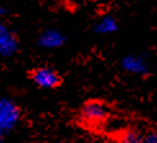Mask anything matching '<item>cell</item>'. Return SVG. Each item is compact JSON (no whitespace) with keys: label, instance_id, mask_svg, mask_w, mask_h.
<instances>
[{"label":"cell","instance_id":"6da1fadb","mask_svg":"<svg viewBox=\"0 0 157 143\" xmlns=\"http://www.w3.org/2000/svg\"><path fill=\"white\" fill-rule=\"evenodd\" d=\"M111 115L112 111L106 102L99 99H90L81 106L78 111V120L85 126L97 129L106 125L111 119Z\"/></svg>","mask_w":157,"mask_h":143},{"label":"cell","instance_id":"7a4b0ae2","mask_svg":"<svg viewBox=\"0 0 157 143\" xmlns=\"http://www.w3.org/2000/svg\"><path fill=\"white\" fill-rule=\"evenodd\" d=\"M29 77L37 88L41 89H57L62 84V76L50 66H39L29 72Z\"/></svg>","mask_w":157,"mask_h":143},{"label":"cell","instance_id":"3957f363","mask_svg":"<svg viewBox=\"0 0 157 143\" xmlns=\"http://www.w3.org/2000/svg\"><path fill=\"white\" fill-rule=\"evenodd\" d=\"M22 111L16 102L8 98H0V133L13 130L21 121Z\"/></svg>","mask_w":157,"mask_h":143},{"label":"cell","instance_id":"277c9868","mask_svg":"<svg viewBox=\"0 0 157 143\" xmlns=\"http://www.w3.org/2000/svg\"><path fill=\"white\" fill-rule=\"evenodd\" d=\"M19 49V39L6 23L0 22V56L12 57Z\"/></svg>","mask_w":157,"mask_h":143},{"label":"cell","instance_id":"5b68a950","mask_svg":"<svg viewBox=\"0 0 157 143\" xmlns=\"http://www.w3.org/2000/svg\"><path fill=\"white\" fill-rule=\"evenodd\" d=\"M66 41V37L61 31L54 29H47L44 30L37 39L39 47L44 49H57L61 48Z\"/></svg>","mask_w":157,"mask_h":143},{"label":"cell","instance_id":"8992f818","mask_svg":"<svg viewBox=\"0 0 157 143\" xmlns=\"http://www.w3.org/2000/svg\"><path fill=\"white\" fill-rule=\"evenodd\" d=\"M115 143H143V133L134 126H126L113 135Z\"/></svg>","mask_w":157,"mask_h":143},{"label":"cell","instance_id":"52a82bcc","mask_svg":"<svg viewBox=\"0 0 157 143\" xmlns=\"http://www.w3.org/2000/svg\"><path fill=\"white\" fill-rule=\"evenodd\" d=\"M122 68L128 71L130 74H136V75H144L148 71V66L146 61L138 56H128L122 60L121 62Z\"/></svg>","mask_w":157,"mask_h":143},{"label":"cell","instance_id":"ba28073f","mask_svg":"<svg viewBox=\"0 0 157 143\" xmlns=\"http://www.w3.org/2000/svg\"><path fill=\"white\" fill-rule=\"evenodd\" d=\"M117 21L115 17L106 16L101 18L95 25H94V31L97 34H102V35H107V34H112L117 30Z\"/></svg>","mask_w":157,"mask_h":143},{"label":"cell","instance_id":"9c48e42d","mask_svg":"<svg viewBox=\"0 0 157 143\" xmlns=\"http://www.w3.org/2000/svg\"><path fill=\"white\" fill-rule=\"evenodd\" d=\"M143 143H157V132L149 130L143 133Z\"/></svg>","mask_w":157,"mask_h":143},{"label":"cell","instance_id":"30bf717a","mask_svg":"<svg viewBox=\"0 0 157 143\" xmlns=\"http://www.w3.org/2000/svg\"><path fill=\"white\" fill-rule=\"evenodd\" d=\"M5 14H6V9L4 8L3 5H0V18H3Z\"/></svg>","mask_w":157,"mask_h":143},{"label":"cell","instance_id":"8fae6325","mask_svg":"<svg viewBox=\"0 0 157 143\" xmlns=\"http://www.w3.org/2000/svg\"><path fill=\"white\" fill-rule=\"evenodd\" d=\"M0 143H2V133H0Z\"/></svg>","mask_w":157,"mask_h":143}]
</instances>
